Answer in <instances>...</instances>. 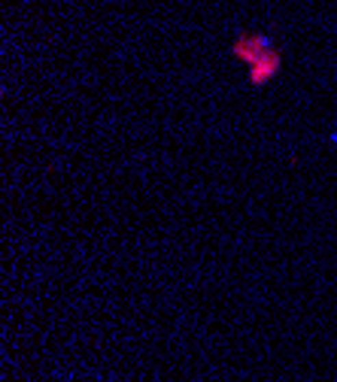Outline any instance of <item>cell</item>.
<instances>
[{"label": "cell", "mask_w": 337, "mask_h": 382, "mask_svg": "<svg viewBox=\"0 0 337 382\" xmlns=\"http://www.w3.org/2000/svg\"><path fill=\"white\" fill-rule=\"evenodd\" d=\"M234 58L249 67V76L255 85L268 82L283 67V55L271 42L268 34H240L234 40Z\"/></svg>", "instance_id": "6da1fadb"}]
</instances>
